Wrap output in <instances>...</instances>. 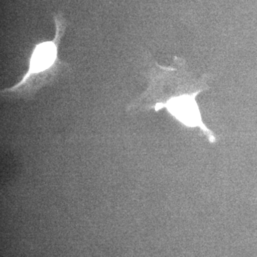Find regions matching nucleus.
I'll return each mask as SVG.
<instances>
[{"label":"nucleus","instance_id":"f257e3e1","mask_svg":"<svg viewBox=\"0 0 257 257\" xmlns=\"http://www.w3.org/2000/svg\"><path fill=\"white\" fill-rule=\"evenodd\" d=\"M158 77L164 96L154 106L156 110L166 108L170 114L187 127H199L211 143H215L216 136L203 122L196 97L207 90V76L196 79L186 69V62L175 57L172 67H161Z\"/></svg>","mask_w":257,"mask_h":257},{"label":"nucleus","instance_id":"f03ea898","mask_svg":"<svg viewBox=\"0 0 257 257\" xmlns=\"http://www.w3.org/2000/svg\"><path fill=\"white\" fill-rule=\"evenodd\" d=\"M57 57V47L52 42L37 45L32 54L30 69L28 74L38 73L46 70L53 64Z\"/></svg>","mask_w":257,"mask_h":257}]
</instances>
